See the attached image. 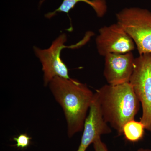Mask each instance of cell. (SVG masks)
Returning a JSON list of instances; mask_svg holds the SVG:
<instances>
[{
  "mask_svg": "<svg viewBox=\"0 0 151 151\" xmlns=\"http://www.w3.org/2000/svg\"><path fill=\"white\" fill-rule=\"evenodd\" d=\"M55 100L63 110L71 138L83 131L94 94L86 84L76 79L55 77L48 84Z\"/></svg>",
  "mask_w": 151,
  "mask_h": 151,
  "instance_id": "6da1fadb",
  "label": "cell"
},
{
  "mask_svg": "<svg viewBox=\"0 0 151 151\" xmlns=\"http://www.w3.org/2000/svg\"><path fill=\"white\" fill-rule=\"evenodd\" d=\"M95 94L103 119L119 136L123 135L124 125L134 119L141 106L131 84H106Z\"/></svg>",
  "mask_w": 151,
  "mask_h": 151,
  "instance_id": "7a4b0ae2",
  "label": "cell"
},
{
  "mask_svg": "<svg viewBox=\"0 0 151 151\" xmlns=\"http://www.w3.org/2000/svg\"><path fill=\"white\" fill-rule=\"evenodd\" d=\"M117 22L132 38L139 55L151 54V12L137 7L126 8L116 14Z\"/></svg>",
  "mask_w": 151,
  "mask_h": 151,
  "instance_id": "3957f363",
  "label": "cell"
},
{
  "mask_svg": "<svg viewBox=\"0 0 151 151\" xmlns=\"http://www.w3.org/2000/svg\"><path fill=\"white\" fill-rule=\"evenodd\" d=\"M92 35V33H87L84 39L78 43L67 46L64 45L67 41V35L65 33H63L52 42L48 48L41 49L37 47H34L36 56L42 65L45 86L48 85L55 77L70 78L67 66L61 59V52L64 48H76L82 46L88 41Z\"/></svg>",
  "mask_w": 151,
  "mask_h": 151,
  "instance_id": "277c9868",
  "label": "cell"
},
{
  "mask_svg": "<svg viewBox=\"0 0 151 151\" xmlns=\"http://www.w3.org/2000/svg\"><path fill=\"white\" fill-rule=\"evenodd\" d=\"M129 83L140 103V121L151 133V54L139 55L135 58Z\"/></svg>",
  "mask_w": 151,
  "mask_h": 151,
  "instance_id": "5b68a950",
  "label": "cell"
},
{
  "mask_svg": "<svg viewBox=\"0 0 151 151\" xmlns=\"http://www.w3.org/2000/svg\"><path fill=\"white\" fill-rule=\"evenodd\" d=\"M95 42L98 53L104 57L111 53L132 52L135 47L132 38L117 22L100 28Z\"/></svg>",
  "mask_w": 151,
  "mask_h": 151,
  "instance_id": "8992f818",
  "label": "cell"
},
{
  "mask_svg": "<svg viewBox=\"0 0 151 151\" xmlns=\"http://www.w3.org/2000/svg\"><path fill=\"white\" fill-rule=\"evenodd\" d=\"M135 58L132 52L111 53L105 56L103 75L108 84L119 85L129 83Z\"/></svg>",
  "mask_w": 151,
  "mask_h": 151,
  "instance_id": "52a82bcc",
  "label": "cell"
},
{
  "mask_svg": "<svg viewBox=\"0 0 151 151\" xmlns=\"http://www.w3.org/2000/svg\"><path fill=\"white\" fill-rule=\"evenodd\" d=\"M111 132V127L103 119L97 95L94 93V99L84 122L81 142L76 151H86L97 138Z\"/></svg>",
  "mask_w": 151,
  "mask_h": 151,
  "instance_id": "ba28073f",
  "label": "cell"
},
{
  "mask_svg": "<svg viewBox=\"0 0 151 151\" xmlns=\"http://www.w3.org/2000/svg\"><path fill=\"white\" fill-rule=\"evenodd\" d=\"M46 0H40V6ZM79 2H84L90 6L94 9L97 16L102 17L106 14L108 10L106 0H63L59 7L53 12H50L45 15L46 18L50 19L58 13H64L68 14L75 6Z\"/></svg>",
  "mask_w": 151,
  "mask_h": 151,
  "instance_id": "9c48e42d",
  "label": "cell"
},
{
  "mask_svg": "<svg viewBox=\"0 0 151 151\" xmlns=\"http://www.w3.org/2000/svg\"><path fill=\"white\" fill-rule=\"evenodd\" d=\"M145 130L144 124L140 121L134 119L127 122L123 129V135L127 141L132 142H137L144 137Z\"/></svg>",
  "mask_w": 151,
  "mask_h": 151,
  "instance_id": "30bf717a",
  "label": "cell"
},
{
  "mask_svg": "<svg viewBox=\"0 0 151 151\" xmlns=\"http://www.w3.org/2000/svg\"><path fill=\"white\" fill-rule=\"evenodd\" d=\"M31 139L32 138L26 134H20L13 138L14 140L16 142L15 146L18 148L21 149L27 148L28 147Z\"/></svg>",
  "mask_w": 151,
  "mask_h": 151,
  "instance_id": "8fae6325",
  "label": "cell"
},
{
  "mask_svg": "<svg viewBox=\"0 0 151 151\" xmlns=\"http://www.w3.org/2000/svg\"><path fill=\"white\" fill-rule=\"evenodd\" d=\"M94 151H109L107 146L101 139V137L97 138L93 143Z\"/></svg>",
  "mask_w": 151,
  "mask_h": 151,
  "instance_id": "7c38bea8",
  "label": "cell"
},
{
  "mask_svg": "<svg viewBox=\"0 0 151 151\" xmlns=\"http://www.w3.org/2000/svg\"><path fill=\"white\" fill-rule=\"evenodd\" d=\"M138 151H151L150 149L140 148L138 150Z\"/></svg>",
  "mask_w": 151,
  "mask_h": 151,
  "instance_id": "4fadbf2b",
  "label": "cell"
}]
</instances>
